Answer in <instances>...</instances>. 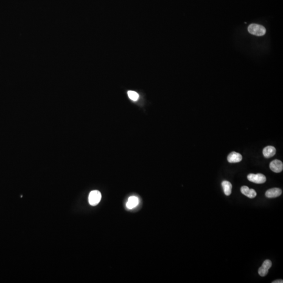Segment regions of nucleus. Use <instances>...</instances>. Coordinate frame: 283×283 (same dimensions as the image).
<instances>
[{"label": "nucleus", "mask_w": 283, "mask_h": 283, "mask_svg": "<svg viewBox=\"0 0 283 283\" xmlns=\"http://www.w3.org/2000/svg\"><path fill=\"white\" fill-rule=\"evenodd\" d=\"M248 32L251 34L257 36H262L266 33V29L263 26L258 24H251L247 28Z\"/></svg>", "instance_id": "f257e3e1"}, {"label": "nucleus", "mask_w": 283, "mask_h": 283, "mask_svg": "<svg viewBox=\"0 0 283 283\" xmlns=\"http://www.w3.org/2000/svg\"><path fill=\"white\" fill-rule=\"evenodd\" d=\"M101 199V192L98 191H93L90 192L89 196V202L92 206H96Z\"/></svg>", "instance_id": "f03ea898"}, {"label": "nucleus", "mask_w": 283, "mask_h": 283, "mask_svg": "<svg viewBox=\"0 0 283 283\" xmlns=\"http://www.w3.org/2000/svg\"><path fill=\"white\" fill-rule=\"evenodd\" d=\"M247 178L249 181L254 183H257V184L264 183L266 180V177L262 174H250L247 175Z\"/></svg>", "instance_id": "7ed1b4c3"}, {"label": "nucleus", "mask_w": 283, "mask_h": 283, "mask_svg": "<svg viewBox=\"0 0 283 283\" xmlns=\"http://www.w3.org/2000/svg\"><path fill=\"white\" fill-rule=\"evenodd\" d=\"M272 265V262L269 259H266L264 262L261 267L258 269V274L262 277H264L269 273V269H270Z\"/></svg>", "instance_id": "20e7f679"}, {"label": "nucleus", "mask_w": 283, "mask_h": 283, "mask_svg": "<svg viewBox=\"0 0 283 283\" xmlns=\"http://www.w3.org/2000/svg\"><path fill=\"white\" fill-rule=\"evenodd\" d=\"M270 167L273 172L279 173L283 171V164L280 160H275L270 163Z\"/></svg>", "instance_id": "39448f33"}, {"label": "nucleus", "mask_w": 283, "mask_h": 283, "mask_svg": "<svg viewBox=\"0 0 283 283\" xmlns=\"http://www.w3.org/2000/svg\"><path fill=\"white\" fill-rule=\"evenodd\" d=\"M241 192L242 194L249 198H254L257 195L256 192L253 189H250L249 187L244 186L241 188Z\"/></svg>", "instance_id": "423d86ee"}, {"label": "nucleus", "mask_w": 283, "mask_h": 283, "mask_svg": "<svg viewBox=\"0 0 283 283\" xmlns=\"http://www.w3.org/2000/svg\"><path fill=\"white\" fill-rule=\"evenodd\" d=\"M227 160L230 163H236L241 161L242 156L240 153L236 152H232L228 155Z\"/></svg>", "instance_id": "0eeeda50"}, {"label": "nucleus", "mask_w": 283, "mask_h": 283, "mask_svg": "<svg viewBox=\"0 0 283 283\" xmlns=\"http://www.w3.org/2000/svg\"><path fill=\"white\" fill-rule=\"evenodd\" d=\"M282 193L281 189L278 188H273L270 189L266 191L265 193V196L269 198H276L281 196Z\"/></svg>", "instance_id": "6e6552de"}, {"label": "nucleus", "mask_w": 283, "mask_h": 283, "mask_svg": "<svg viewBox=\"0 0 283 283\" xmlns=\"http://www.w3.org/2000/svg\"><path fill=\"white\" fill-rule=\"evenodd\" d=\"M276 152V149L272 146H267L263 149V155L265 158H269L272 157L275 155Z\"/></svg>", "instance_id": "1a4fd4ad"}, {"label": "nucleus", "mask_w": 283, "mask_h": 283, "mask_svg": "<svg viewBox=\"0 0 283 283\" xmlns=\"http://www.w3.org/2000/svg\"><path fill=\"white\" fill-rule=\"evenodd\" d=\"M139 200L138 197L135 196H131L128 199L126 207L129 209H132L138 205Z\"/></svg>", "instance_id": "9d476101"}, {"label": "nucleus", "mask_w": 283, "mask_h": 283, "mask_svg": "<svg viewBox=\"0 0 283 283\" xmlns=\"http://www.w3.org/2000/svg\"><path fill=\"white\" fill-rule=\"evenodd\" d=\"M222 186L223 188V191L225 192V194L227 196H229L231 194V191H232V184L227 180H224L222 183Z\"/></svg>", "instance_id": "9b49d317"}, {"label": "nucleus", "mask_w": 283, "mask_h": 283, "mask_svg": "<svg viewBox=\"0 0 283 283\" xmlns=\"http://www.w3.org/2000/svg\"><path fill=\"white\" fill-rule=\"evenodd\" d=\"M127 94L131 100L134 101L138 100L139 96H138V93L135 91H129L127 92Z\"/></svg>", "instance_id": "f8f14e48"}, {"label": "nucleus", "mask_w": 283, "mask_h": 283, "mask_svg": "<svg viewBox=\"0 0 283 283\" xmlns=\"http://www.w3.org/2000/svg\"><path fill=\"white\" fill-rule=\"evenodd\" d=\"M283 281L282 280H278L275 281H272V283H283Z\"/></svg>", "instance_id": "ddd939ff"}]
</instances>
